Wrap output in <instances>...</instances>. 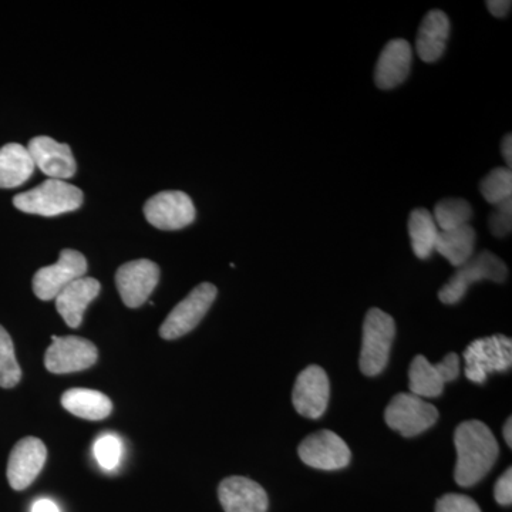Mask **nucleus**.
I'll list each match as a JSON object with an SVG mask.
<instances>
[{"label":"nucleus","instance_id":"obj_1","mask_svg":"<svg viewBox=\"0 0 512 512\" xmlns=\"http://www.w3.org/2000/svg\"><path fill=\"white\" fill-rule=\"evenodd\" d=\"M457 464L454 478L460 487H473L494 467L500 447L483 421H464L454 434Z\"/></svg>","mask_w":512,"mask_h":512},{"label":"nucleus","instance_id":"obj_2","mask_svg":"<svg viewBox=\"0 0 512 512\" xmlns=\"http://www.w3.org/2000/svg\"><path fill=\"white\" fill-rule=\"evenodd\" d=\"M83 204V192L76 185L62 180H46L33 190L22 192L13 198V205L26 214L56 217L79 210Z\"/></svg>","mask_w":512,"mask_h":512},{"label":"nucleus","instance_id":"obj_3","mask_svg":"<svg viewBox=\"0 0 512 512\" xmlns=\"http://www.w3.org/2000/svg\"><path fill=\"white\" fill-rule=\"evenodd\" d=\"M396 323L389 313L373 308L367 312L363 323L362 352L360 370L363 375L377 376L386 369L390 359Z\"/></svg>","mask_w":512,"mask_h":512},{"label":"nucleus","instance_id":"obj_4","mask_svg":"<svg viewBox=\"0 0 512 512\" xmlns=\"http://www.w3.org/2000/svg\"><path fill=\"white\" fill-rule=\"evenodd\" d=\"M508 276L507 265L493 252L483 251L473 256L466 264L457 269L440 289V301L446 305H456L466 296L471 285L481 281H493L503 284Z\"/></svg>","mask_w":512,"mask_h":512},{"label":"nucleus","instance_id":"obj_5","mask_svg":"<svg viewBox=\"0 0 512 512\" xmlns=\"http://www.w3.org/2000/svg\"><path fill=\"white\" fill-rule=\"evenodd\" d=\"M466 377L471 382L483 384L488 375L507 372L512 365V340L503 335L474 340L464 352Z\"/></svg>","mask_w":512,"mask_h":512},{"label":"nucleus","instance_id":"obj_6","mask_svg":"<svg viewBox=\"0 0 512 512\" xmlns=\"http://www.w3.org/2000/svg\"><path fill=\"white\" fill-rule=\"evenodd\" d=\"M439 410L412 393H399L384 412L387 426L403 437H416L439 420Z\"/></svg>","mask_w":512,"mask_h":512},{"label":"nucleus","instance_id":"obj_7","mask_svg":"<svg viewBox=\"0 0 512 512\" xmlns=\"http://www.w3.org/2000/svg\"><path fill=\"white\" fill-rule=\"evenodd\" d=\"M217 295V286L210 282H204L192 289L190 295L178 303L164 320L160 328L161 338L165 340L183 338L184 335L197 328L210 311Z\"/></svg>","mask_w":512,"mask_h":512},{"label":"nucleus","instance_id":"obj_8","mask_svg":"<svg viewBox=\"0 0 512 512\" xmlns=\"http://www.w3.org/2000/svg\"><path fill=\"white\" fill-rule=\"evenodd\" d=\"M87 272V261L74 249H63L56 264L40 268L33 276V292L42 301H53L66 286Z\"/></svg>","mask_w":512,"mask_h":512},{"label":"nucleus","instance_id":"obj_9","mask_svg":"<svg viewBox=\"0 0 512 512\" xmlns=\"http://www.w3.org/2000/svg\"><path fill=\"white\" fill-rule=\"evenodd\" d=\"M52 345L46 350L45 366L50 373L67 375V373L82 372L96 365V345L90 340L79 336H52Z\"/></svg>","mask_w":512,"mask_h":512},{"label":"nucleus","instance_id":"obj_10","mask_svg":"<svg viewBox=\"0 0 512 512\" xmlns=\"http://www.w3.org/2000/svg\"><path fill=\"white\" fill-rule=\"evenodd\" d=\"M144 215L153 227L177 231L191 225L197 217L194 202L183 191H163L144 205Z\"/></svg>","mask_w":512,"mask_h":512},{"label":"nucleus","instance_id":"obj_11","mask_svg":"<svg viewBox=\"0 0 512 512\" xmlns=\"http://www.w3.org/2000/svg\"><path fill=\"white\" fill-rule=\"evenodd\" d=\"M299 458L316 470L336 471L348 467L350 448L342 437L330 430L318 431L302 441Z\"/></svg>","mask_w":512,"mask_h":512},{"label":"nucleus","instance_id":"obj_12","mask_svg":"<svg viewBox=\"0 0 512 512\" xmlns=\"http://www.w3.org/2000/svg\"><path fill=\"white\" fill-rule=\"evenodd\" d=\"M160 281V268L150 259H137L121 265L116 285L127 308H140L150 298Z\"/></svg>","mask_w":512,"mask_h":512},{"label":"nucleus","instance_id":"obj_13","mask_svg":"<svg viewBox=\"0 0 512 512\" xmlns=\"http://www.w3.org/2000/svg\"><path fill=\"white\" fill-rule=\"evenodd\" d=\"M329 377L319 366H309L299 373L293 387L292 402L296 412L308 419H319L328 409Z\"/></svg>","mask_w":512,"mask_h":512},{"label":"nucleus","instance_id":"obj_14","mask_svg":"<svg viewBox=\"0 0 512 512\" xmlns=\"http://www.w3.org/2000/svg\"><path fill=\"white\" fill-rule=\"evenodd\" d=\"M47 448L36 437H25L13 447L8 461V481L16 491L25 490L45 467Z\"/></svg>","mask_w":512,"mask_h":512},{"label":"nucleus","instance_id":"obj_15","mask_svg":"<svg viewBox=\"0 0 512 512\" xmlns=\"http://www.w3.org/2000/svg\"><path fill=\"white\" fill-rule=\"evenodd\" d=\"M35 167L52 180H67L76 174V160L67 144L57 143L52 137H35L28 144Z\"/></svg>","mask_w":512,"mask_h":512},{"label":"nucleus","instance_id":"obj_16","mask_svg":"<svg viewBox=\"0 0 512 512\" xmlns=\"http://www.w3.org/2000/svg\"><path fill=\"white\" fill-rule=\"evenodd\" d=\"M218 497L225 512H266L268 494L264 488L247 477H228L218 488Z\"/></svg>","mask_w":512,"mask_h":512},{"label":"nucleus","instance_id":"obj_17","mask_svg":"<svg viewBox=\"0 0 512 512\" xmlns=\"http://www.w3.org/2000/svg\"><path fill=\"white\" fill-rule=\"evenodd\" d=\"M413 49L404 39H393L384 46L375 70L376 86L392 90L409 77L412 69Z\"/></svg>","mask_w":512,"mask_h":512},{"label":"nucleus","instance_id":"obj_18","mask_svg":"<svg viewBox=\"0 0 512 512\" xmlns=\"http://www.w3.org/2000/svg\"><path fill=\"white\" fill-rule=\"evenodd\" d=\"M100 282L97 279L83 276L76 279L56 296V309L64 322L70 328L76 329L82 325L84 312L87 306L97 298L100 293Z\"/></svg>","mask_w":512,"mask_h":512},{"label":"nucleus","instance_id":"obj_19","mask_svg":"<svg viewBox=\"0 0 512 512\" xmlns=\"http://www.w3.org/2000/svg\"><path fill=\"white\" fill-rule=\"evenodd\" d=\"M448 36H450V19L441 10H431L424 16L417 33V55L423 62H437L446 52Z\"/></svg>","mask_w":512,"mask_h":512},{"label":"nucleus","instance_id":"obj_20","mask_svg":"<svg viewBox=\"0 0 512 512\" xmlns=\"http://www.w3.org/2000/svg\"><path fill=\"white\" fill-rule=\"evenodd\" d=\"M35 168L28 147L9 143L0 148V188H16L25 184Z\"/></svg>","mask_w":512,"mask_h":512},{"label":"nucleus","instance_id":"obj_21","mask_svg":"<svg viewBox=\"0 0 512 512\" xmlns=\"http://www.w3.org/2000/svg\"><path fill=\"white\" fill-rule=\"evenodd\" d=\"M62 406L73 416L99 421L113 412V403L106 394L90 389H70L63 393Z\"/></svg>","mask_w":512,"mask_h":512},{"label":"nucleus","instance_id":"obj_22","mask_svg":"<svg viewBox=\"0 0 512 512\" xmlns=\"http://www.w3.org/2000/svg\"><path fill=\"white\" fill-rule=\"evenodd\" d=\"M474 245H476V231L467 224L451 231H440L434 251L444 256L451 265L460 268L473 258Z\"/></svg>","mask_w":512,"mask_h":512},{"label":"nucleus","instance_id":"obj_23","mask_svg":"<svg viewBox=\"0 0 512 512\" xmlns=\"http://www.w3.org/2000/svg\"><path fill=\"white\" fill-rule=\"evenodd\" d=\"M409 380L410 392L421 399L441 396L446 386L439 365H431L424 356L414 357L409 369Z\"/></svg>","mask_w":512,"mask_h":512},{"label":"nucleus","instance_id":"obj_24","mask_svg":"<svg viewBox=\"0 0 512 512\" xmlns=\"http://www.w3.org/2000/svg\"><path fill=\"white\" fill-rule=\"evenodd\" d=\"M439 232L430 211L424 210V208L412 211L409 218V235L412 239L414 255L417 258H430L436 248Z\"/></svg>","mask_w":512,"mask_h":512},{"label":"nucleus","instance_id":"obj_25","mask_svg":"<svg viewBox=\"0 0 512 512\" xmlns=\"http://www.w3.org/2000/svg\"><path fill=\"white\" fill-rule=\"evenodd\" d=\"M434 222L439 231H451L467 225L473 218L470 202L463 198H444L434 207Z\"/></svg>","mask_w":512,"mask_h":512},{"label":"nucleus","instance_id":"obj_26","mask_svg":"<svg viewBox=\"0 0 512 512\" xmlns=\"http://www.w3.org/2000/svg\"><path fill=\"white\" fill-rule=\"evenodd\" d=\"M480 192L484 200L495 205L505 200H510L512 195V173L510 168H494L483 178L480 184Z\"/></svg>","mask_w":512,"mask_h":512},{"label":"nucleus","instance_id":"obj_27","mask_svg":"<svg viewBox=\"0 0 512 512\" xmlns=\"http://www.w3.org/2000/svg\"><path fill=\"white\" fill-rule=\"evenodd\" d=\"M22 379V369L16 360L12 338L3 326H0V387L12 389Z\"/></svg>","mask_w":512,"mask_h":512},{"label":"nucleus","instance_id":"obj_28","mask_svg":"<svg viewBox=\"0 0 512 512\" xmlns=\"http://www.w3.org/2000/svg\"><path fill=\"white\" fill-rule=\"evenodd\" d=\"M94 457L104 470L113 471L119 467L123 444L114 434H103L93 446Z\"/></svg>","mask_w":512,"mask_h":512},{"label":"nucleus","instance_id":"obj_29","mask_svg":"<svg viewBox=\"0 0 512 512\" xmlns=\"http://www.w3.org/2000/svg\"><path fill=\"white\" fill-rule=\"evenodd\" d=\"M488 224H490L494 237L504 238L510 234L512 228V198L495 205V210L490 215Z\"/></svg>","mask_w":512,"mask_h":512},{"label":"nucleus","instance_id":"obj_30","mask_svg":"<svg viewBox=\"0 0 512 512\" xmlns=\"http://www.w3.org/2000/svg\"><path fill=\"white\" fill-rule=\"evenodd\" d=\"M436 512H481V508L468 495L446 494L437 501Z\"/></svg>","mask_w":512,"mask_h":512},{"label":"nucleus","instance_id":"obj_31","mask_svg":"<svg viewBox=\"0 0 512 512\" xmlns=\"http://www.w3.org/2000/svg\"><path fill=\"white\" fill-rule=\"evenodd\" d=\"M495 501L503 507H510L512 504V470L507 471L498 478L494 488Z\"/></svg>","mask_w":512,"mask_h":512},{"label":"nucleus","instance_id":"obj_32","mask_svg":"<svg viewBox=\"0 0 512 512\" xmlns=\"http://www.w3.org/2000/svg\"><path fill=\"white\" fill-rule=\"evenodd\" d=\"M446 383L453 382L460 375V357L456 353H448L440 363H437Z\"/></svg>","mask_w":512,"mask_h":512},{"label":"nucleus","instance_id":"obj_33","mask_svg":"<svg viewBox=\"0 0 512 512\" xmlns=\"http://www.w3.org/2000/svg\"><path fill=\"white\" fill-rule=\"evenodd\" d=\"M485 5L495 18H505L510 13L512 3L510 0H488Z\"/></svg>","mask_w":512,"mask_h":512},{"label":"nucleus","instance_id":"obj_34","mask_svg":"<svg viewBox=\"0 0 512 512\" xmlns=\"http://www.w3.org/2000/svg\"><path fill=\"white\" fill-rule=\"evenodd\" d=\"M32 512H60V510L52 500L42 498V500H37L36 503L33 504Z\"/></svg>","mask_w":512,"mask_h":512},{"label":"nucleus","instance_id":"obj_35","mask_svg":"<svg viewBox=\"0 0 512 512\" xmlns=\"http://www.w3.org/2000/svg\"><path fill=\"white\" fill-rule=\"evenodd\" d=\"M501 150H503V157L505 163H507V168L511 170L512 164V136L511 134H507L504 137L503 144H501Z\"/></svg>","mask_w":512,"mask_h":512},{"label":"nucleus","instance_id":"obj_36","mask_svg":"<svg viewBox=\"0 0 512 512\" xmlns=\"http://www.w3.org/2000/svg\"><path fill=\"white\" fill-rule=\"evenodd\" d=\"M504 439L508 447H512V419H508L504 426Z\"/></svg>","mask_w":512,"mask_h":512}]
</instances>
